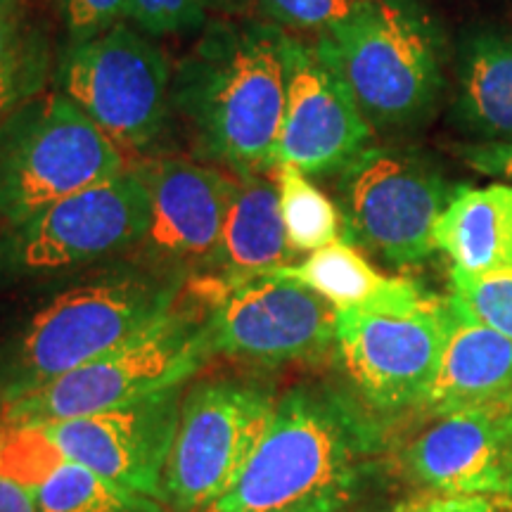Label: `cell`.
Segmentation results:
<instances>
[{
    "instance_id": "obj_35",
    "label": "cell",
    "mask_w": 512,
    "mask_h": 512,
    "mask_svg": "<svg viewBox=\"0 0 512 512\" xmlns=\"http://www.w3.org/2000/svg\"><path fill=\"white\" fill-rule=\"evenodd\" d=\"M5 3V0H0V5H3Z\"/></svg>"
},
{
    "instance_id": "obj_11",
    "label": "cell",
    "mask_w": 512,
    "mask_h": 512,
    "mask_svg": "<svg viewBox=\"0 0 512 512\" xmlns=\"http://www.w3.org/2000/svg\"><path fill=\"white\" fill-rule=\"evenodd\" d=\"M200 278L209 294L214 354L280 368L335 351L337 309L309 287L278 275Z\"/></svg>"
},
{
    "instance_id": "obj_22",
    "label": "cell",
    "mask_w": 512,
    "mask_h": 512,
    "mask_svg": "<svg viewBox=\"0 0 512 512\" xmlns=\"http://www.w3.org/2000/svg\"><path fill=\"white\" fill-rule=\"evenodd\" d=\"M48 74L46 29L29 15L24 0H5L0 5V124L43 93Z\"/></svg>"
},
{
    "instance_id": "obj_32",
    "label": "cell",
    "mask_w": 512,
    "mask_h": 512,
    "mask_svg": "<svg viewBox=\"0 0 512 512\" xmlns=\"http://www.w3.org/2000/svg\"><path fill=\"white\" fill-rule=\"evenodd\" d=\"M0 512H36V494L0 475Z\"/></svg>"
},
{
    "instance_id": "obj_33",
    "label": "cell",
    "mask_w": 512,
    "mask_h": 512,
    "mask_svg": "<svg viewBox=\"0 0 512 512\" xmlns=\"http://www.w3.org/2000/svg\"><path fill=\"white\" fill-rule=\"evenodd\" d=\"M3 427H5L3 420H0V441H3Z\"/></svg>"
},
{
    "instance_id": "obj_29",
    "label": "cell",
    "mask_w": 512,
    "mask_h": 512,
    "mask_svg": "<svg viewBox=\"0 0 512 512\" xmlns=\"http://www.w3.org/2000/svg\"><path fill=\"white\" fill-rule=\"evenodd\" d=\"M133 0H55L69 41L95 36L131 17Z\"/></svg>"
},
{
    "instance_id": "obj_13",
    "label": "cell",
    "mask_w": 512,
    "mask_h": 512,
    "mask_svg": "<svg viewBox=\"0 0 512 512\" xmlns=\"http://www.w3.org/2000/svg\"><path fill=\"white\" fill-rule=\"evenodd\" d=\"M136 169L147 188V223L136 245L140 264L183 278L216 271L228 171L183 157H157Z\"/></svg>"
},
{
    "instance_id": "obj_6",
    "label": "cell",
    "mask_w": 512,
    "mask_h": 512,
    "mask_svg": "<svg viewBox=\"0 0 512 512\" xmlns=\"http://www.w3.org/2000/svg\"><path fill=\"white\" fill-rule=\"evenodd\" d=\"M128 169L119 145L62 93H41L0 124V223L93 188Z\"/></svg>"
},
{
    "instance_id": "obj_3",
    "label": "cell",
    "mask_w": 512,
    "mask_h": 512,
    "mask_svg": "<svg viewBox=\"0 0 512 512\" xmlns=\"http://www.w3.org/2000/svg\"><path fill=\"white\" fill-rule=\"evenodd\" d=\"M188 278L133 264L107 268L55 292L0 354V403L86 366L164 316Z\"/></svg>"
},
{
    "instance_id": "obj_16",
    "label": "cell",
    "mask_w": 512,
    "mask_h": 512,
    "mask_svg": "<svg viewBox=\"0 0 512 512\" xmlns=\"http://www.w3.org/2000/svg\"><path fill=\"white\" fill-rule=\"evenodd\" d=\"M285 69L287 98L278 166H294L306 176L339 174L370 147L375 128L316 46L287 36Z\"/></svg>"
},
{
    "instance_id": "obj_5",
    "label": "cell",
    "mask_w": 512,
    "mask_h": 512,
    "mask_svg": "<svg viewBox=\"0 0 512 512\" xmlns=\"http://www.w3.org/2000/svg\"><path fill=\"white\" fill-rule=\"evenodd\" d=\"M373 128L427 119L444 91V53L432 22L403 0H356L316 43Z\"/></svg>"
},
{
    "instance_id": "obj_15",
    "label": "cell",
    "mask_w": 512,
    "mask_h": 512,
    "mask_svg": "<svg viewBox=\"0 0 512 512\" xmlns=\"http://www.w3.org/2000/svg\"><path fill=\"white\" fill-rule=\"evenodd\" d=\"M415 484L441 496L512 503V396L434 415L401 451Z\"/></svg>"
},
{
    "instance_id": "obj_10",
    "label": "cell",
    "mask_w": 512,
    "mask_h": 512,
    "mask_svg": "<svg viewBox=\"0 0 512 512\" xmlns=\"http://www.w3.org/2000/svg\"><path fill=\"white\" fill-rule=\"evenodd\" d=\"M147 223L138 169L36 211L0 230V285L95 264L136 249Z\"/></svg>"
},
{
    "instance_id": "obj_17",
    "label": "cell",
    "mask_w": 512,
    "mask_h": 512,
    "mask_svg": "<svg viewBox=\"0 0 512 512\" xmlns=\"http://www.w3.org/2000/svg\"><path fill=\"white\" fill-rule=\"evenodd\" d=\"M294 256L280 214L275 171H228V207L216 275L230 280L254 278L294 264Z\"/></svg>"
},
{
    "instance_id": "obj_4",
    "label": "cell",
    "mask_w": 512,
    "mask_h": 512,
    "mask_svg": "<svg viewBox=\"0 0 512 512\" xmlns=\"http://www.w3.org/2000/svg\"><path fill=\"white\" fill-rule=\"evenodd\" d=\"M190 297L176 299L164 316L36 392L0 403V418L10 427H38L110 411L185 384L214 356L209 344V294L188 283Z\"/></svg>"
},
{
    "instance_id": "obj_9",
    "label": "cell",
    "mask_w": 512,
    "mask_h": 512,
    "mask_svg": "<svg viewBox=\"0 0 512 512\" xmlns=\"http://www.w3.org/2000/svg\"><path fill=\"white\" fill-rule=\"evenodd\" d=\"M278 396L266 384L216 377L183 396L164 467L162 501L174 512H209L233 489L271 422Z\"/></svg>"
},
{
    "instance_id": "obj_8",
    "label": "cell",
    "mask_w": 512,
    "mask_h": 512,
    "mask_svg": "<svg viewBox=\"0 0 512 512\" xmlns=\"http://www.w3.org/2000/svg\"><path fill=\"white\" fill-rule=\"evenodd\" d=\"M456 192L418 152L370 145L337 174L342 238L392 266L420 264Z\"/></svg>"
},
{
    "instance_id": "obj_31",
    "label": "cell",
    "mask_w": 512,
    "mask_h": 512,
    "mask_svg": "<svg viewBox=\"0 0 512 512\" xmlns=\"http://www.w3.org/2000/svg\"><path fill=\"white\" fill-rule=\"evenodd\" d=\"M505 505L482 496H439L413 505L406 512H498Z\"/></svg>"
},
{
    "instance_id": "obj_14",
    "label": "cell",
    "mask_w": 512,
    "mask_h": 512,
    "mask_svg": "<svg viewBox=\"0 0 512 512\" xmlns=\"http://www.w3.org/2000/svg\"><path fill=\"white\" fill-rule=\"evenodd\" d=\"M181 408L183 384H178L110 411L38 427L60 448L64 460L91 467L128 491L162 501L164 467Z\"/></svg>"
},
{
    "instance_id": "obj_20",
    "label": "cell",
    "mask_w": 512,
    "mask_h": 512,
    "mask_svg": "<svg viewBox=\"0 0 512 512\" xmlns=\"http://www.w3.org/2000/svg\"><path fill=\"white\" fill-rule=\"evenodd\" d=\"M453 121L472 143H512V36L477 31L465 38Z\"/></svg>"
},
{
    "instance_id": "obj_7",
    "label": "cell",
    "mask_w": 512,
    "mask_h": 512,
    "mask_svg": "<svg viewBox=\"0 0 512 512\" xmlns=\"http://www.w3.org/2000/svg\"><path fill=\"white\" fill-rule=\"evenodd\" d=\"M57 93L74 102L119 147L147 150L174 119V72L169 57L136 24H112L69 41L55 69Z\"/></svg>"
},
{
    "instance_id": "obj_28",
    "label": "cell",
    "mask_w": 512,
    "mask_h": 512,
    "mask_svg": "<svg viewBox=\"0 0 512 512\" xmlns=\"http://www.w3.org/2000/svg\"><path fill=\"white\" fill-rule=\"evenodd\" d=\"M211 0H133L131 22L150 36L185 34L204 24Z\"/></svg>"
},
{
    "instance_id": "obj_21",
    "label": "cell",
    "mask_w": 512,
    "mask_h": 512,
    "mask_svg": "<svg viewBox=\"0 0 512 512\" xmlns=\"http://www.w3.org/2000/svg\"><path fill=\"white\" fill-rule=\"evenodd\" d=\"M434 242L460 271L512 268V185H460L441 214Z\"/></svg>"
},
{
    "instance_id": "obj_24",
    "label": "cell",
    "mask_w": 512,
    "mask_h": 512,
    "mask_svg": "<svg viewBox=\"0 0 512 512\" xmlns=\"http://www.w3.org/2000/svg\"><path fill=\"white\" fill-rule=\"evenodd\" d=\"M280 195V214H283L287 242L294 254L316 252L342 238V214L335 202L318 190L294 166L280 164L275 169Z\"/></svg>"
},
{
    "instance_id": "obj_23",
    "label": "cell",
    "mask_w": 512,
    "mask_h": 512,
    "mask_svg": "<svg viewBox=\"0 0 512 512\" xmlns=\"http://www.w3.org/2000/svg\"><path fill=\"white\" fill-rule=\"evenodd\" d=\"M36 512H169L157 498L110 482L91 467L64 460L36 489Z\"/></svg>"
},
{
    "instance_id": "obj_12",
    "label": "cell",
    "mask_w": 512,
    "mask_h": 512,
    "mask_svg": "<svg viewBox=\"0 0 512 512\" xmlns=\"http://www.w3.org/2000/svg\"><path fill=\"white\" fill-rule=\"evenodd\" d=\"M453 320L451 299L437 294L411 311H337L335 351L358 399L375 413L422 406Z\"/></svg>"
},
{
    "instance_id": "obj_26",
    "label": "cell",
    "mask_w": 512,
    "mask_h": 512,
    "mask_svg": "<svg viewBox=\"0 0 512 512\" xmlns=\"http://www.w3.org/2000/svg\"><path fill=\"white\" fill-rule=\"evenodd\" d=\"M219 5L247 22L323 34L354 10L356 0H219Z\"/></svg>"
},
{
    "instance_id": "obj_27",
    "label": "cell",
    "mask_w": 512,
    "mask_h": 512,
    "mask_svg": "<svg viewBox=\"0 0 512 512\" xmlns=\"http://www.w3.org/2000/svg\"><path fill=\"white\" fill-rule=\"evenodd\" d=\"M60 463H64L60 448L41 432V427H3V441H0V475L3 477L36 494L38 486L46 482Z\"/></svg>"
},
{
    "instance_id": "obj_30",
    "label": "cell",
    "mask_w": 512,
    "mask_h": 512,
    "mask_svg": "<svg viewBox=\"0 0 512 512\" xmlns=\"http://www.w3.org/2000/svg\"><path fill=\"white\" fill-rule=\"evenodd\" d=\"M460 157L479 174L512 181V143H465L460 145Z\"/></svg>"
},
{
    "instance_id": "obj_2",
    "label": "cell",
    "mask_w": 512,
    "mask_h": 512,
    "mask_svg": "<svg viewBox=\"0 0 512 512\" xmlns=\"http://www.w3.org/2000/svg\"><path fill=\"white\" fill-rule=\"evenodd\" d=\"M283 29L228 19L204 31L174 74V112L195 152L233 174L278 169L287 69Z\"/></svg>"
},
{
    "instance_id": "obj_25",
    "label": "cell",
    "mask_w": 512,
    "mask_h": 512,
    "mask_svg": "<svg viewBox=\"0 0 512 512\" xmlns=\"http://www.w3.org/2000/svg\"><path fill=\"white\" fill-rule=\"evenodd\" d=\"M451 285L448 299L460 313L512 339V268L484 273L453 268Z\"/></svg>"
},
{
    "instance_id": "obj_19",
    "label": "cell",
    "mask_w": 512,
    "mask_h": 512,
    "mask_svg": "<svg viewBox=\"0 0 512 512\" xmlns=\"http://www.w3.org/2000/svg\"><path fill=\"white\" fill-rule=\"evenodd\" d=\"M453 311L439 373L420 406L430 415L512 396V339Z\"/></svg>"
},
{
    "instance_id": "obj_1",
    "label": "cell",
    "mask_w": 512,
    "mask_h": 512,
    "mask_svg": "<svg viewBox=\"0 0 512 512\" xmlns=\"http://www.w3.org/2000/svg\"><path fill=\"white\" fill-rule=\"evenodd\" d=\"M387 430L356 394L304 382L275 401L238 482L209 512H347L384 472Z\"/></svg>"
},
{
    "instance_id": "obj_34",
    "label": "cell",
    "mask_w": 512,
    "mask_h": 512,
    "mask_svg": "<svg viewBox=\"0 0 512 512\" xmlns=\"http://www.w3.org/2000/svg\"><path fill=\"white\" fill-rule=\"evenodd\" d=\"M377 512H389V510H377Z\"/></svg>"
},
{
    "instance_id": "obj_18",
    "label": "cell",
    "mask_w": 512,
    "mask_h": 512,
    "mask_svg": "<svg viewBox=\"0 0 512 512\" xmlns=\"http://www.w3.org/2000/svg\"><path fill=\"white\" fill-rule=\"evenodd\" d=\"M266 275H278L309 287L337 311H411L434 297L415 280L380 273L344 238L316 249L299 264L283 266Z\"/></svg>"
}]
</instances>
